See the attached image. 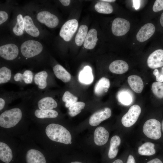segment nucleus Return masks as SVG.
I'll list each match as a JSON object with an SVG mask.
<instances>
[{
	"label": "nucleus",
	"mask_w": 163,
	"mask_h": 163,
	"mask_svg": "<svg viewBox=\"0 0 163 163\" xmlns=\"http://www.w3.org/2000/svg\"><path fill=\"white\" fill-rule=\"evenodd\" d=\"M155 12H157L163 10V0H156L155 1L152 7Z\"/></svg>",
	"instance_id": "e433bc0d"
},
{
	"label": "nucleus",
	"mask_w": 163,
	"mask_h": 163,
	"mask_svg": "<svg viewBox=\"0 0 163 163\" xmlns=\"http://www.w3.org/2000/svg\"><path fill=\"white\" fill-rule=\"evenodd\" d=\"M161 72L163 74V67L161 69Z\"/></svg>",
	"instance_id": "3c124183"
},
{
	"label": "nucleus",
	"mask_w": 163,
	"mask_h": 163,
	"mask_svg": "<svg viewBox=\"0 0 163 163\" xmlns=\"http://www.w3.org/2000/svg\"><path fill=\"white\" fill-rule=\"evenodd\" d=\"M47 77L48 74L45 71L39 72L35 75L34 82L35 84L38 85L39 88L43 89L46 87V79Z\"/></svg>",
	"instance_id": "bb28decb"
},
{
	"label": "nucleus",
	"mask_w": 163,
	"mask_h": 163,
	"mask_svg": "<svg viewBox=\"0 0 163 163\" xmlns=\"http://www.w3.org/2000/svg\"><path fill=\"white\" fill-rule=\"evenodd\" d=\"M43 46L38 41L29 40L24 42L21 46L22 55L27 58L33 57L42 51Z\"/></svg>",
	"instance_id": "20e7f679"
},
{
	"label": "nucleus",
	"mask_w": 163,
	"mask_h": 163,
	"mask_svg": "<svg viewBox=\"0 0 163 163\" xmlns=\"http://www.w3.org/2000/svg\"><path fill=\"white\" fill-rule=\"evenodd\" d=\"M13 158L11 149L6 143L0 142V159L6 163L10 162Z\"/></svg>",
	"instance_id": "412c9836"
},
{
	"label": "nucleus",
	"mask_w": 163,
	"mask_h": 163,
	"mask_svg": "<svg viewBox=\"0 0 163 163\" xmlns=\"http://www.w3.org/2000/svg\"><path fill=\"white\" fill-rule=\"evenodd\" d=\"M23 19L24 29L26 32L32 37H38L40 35L39 31L34 25L31 18L26 15L24 16Z\"/></svg>",
	"instance_id": "aec40b11"
},
{
	"label": "nucleus",
	"mask_w": 163,
	"mask_h": 163,
	"mask_svg": "<svg viewBox=\"0 0 163 163\" xmlns=\"http://www.w3.org/2000/svg\"><path fill=\"white\" fill-rule=\"evenodd\" d=\"M37 17L39 21L50 28H54L59 24L57 17L48 11H43L38 13Z\"/></svg>",
	"instance_id": "6e6552de"
},
{
	"label": "nucleus",
	"mask_w": 163,
	"mask_h": 163,
	"mask_svg": "<svg viewBox=\"0 0 163 163\" xmlns=\"http://www.w3.org/2000/svg\"><path fill=\"white\" fill-rule=\"evenodd\" d=\"M97 40V32L95 29L92 28L88 33L84 42V46L88 49H92L95 46Z\"/></svg>",
	"instance_id": "a211bd4d"
},
{
	"label": "nucleus",
	"mask_w": 163,
	"mask_h": 163,
	"mask_svg": "<svg viewBox=\"0 0 163 163\" xmlns=\"http://www.w3.org/2000/svg\"><path fill=\"white\" fill-rule=\"evenodd\" d=\"M96 3L94 6L95 10L98 12L104 14H110L113 11V8L109 3L101 0Z\"/></svg>",
	"instance_id": "c85d7f7f"
},
{
	"label": "nucleus",
	"mask_w": 163,
	"mask_h": 163,
	"mask_svg": "<svg viewBox=\"0 0 163 163\" xmlns=\"http://www.w3.org/2000/svg\"><path fill=\"white\" fill-rule=\"evenodd\" d=\"M78 80L83 84L88 85L91 84L94 80V76L91 68L89 66H85L79 72Z\"/></svg>",
	"instance_id": "f3484780"
},
{
	"label": "nucleus",
	"mask_w": 163,
	"mask_h": 163,
	"mask_svg": "<svg viewBox=\"0 0 163 163\" xmlns=\"http://www.w3.org/2000/svg\"><path fill=\"white\" fill-rule=\"evenodd\" d=\"M18 53V48L14 44H8L0 47V56L6 60H13L17 57Z\"/></svg>",
	"instance_id": "1a4fd4ad"
},
{
	"label": "nucleus",
	"mask_w": 163,
	"mask_h": 163,
	"mask_svg": "<svg viewBox=\"0 0 163 163\" xmlns=\"http://www.w3.org/2000/svg\"><path fill=\"white\" fill-rule=\"evenodd\" d=\"M129 66L125 61L117 60L112 62L109 66V69L112 72L119 74H123L128 70Z\"/></svg>",
	"instance_id": "2eb2a0df"
},
{
	"label": "nucleus",
	"mask_w": 163,
	"mask_h": 163,
	"mask_svg": "<svg viewBox=\"0 0 163 163\" xmlns=\"http://www.w3.org/2000/svg\"><path fill=\"white\" fill-rule=\"evenodd\" d=\"M11 76V70L5 66L0 69V84H4L8 82Z\"/></svg>",
	"instance_id": "72a5a7b5"
},
{
	"label": "nucleus",
	"mask_w": 163,
	"mask_h": 163,
	"mask_svg": "<svg viewBox=\"0 0 163 163\" xmlns=\"http://www.w3.org/2000/svg\"><path fill=\"white\" fill-rule=\"evenodd\" d=\"M22 116L21 110L18 108H14L6 110L0 115L1 127L9 128L14 127L21 120Z\"/></svg>",
	"instance_id": "f03ea898"
},
{
	"label": "nucleus",
	"mask_w": 163,
	"mask_h": 163,
	"mask_svg": "<svg viewBox=\"0 0 163 163\" xmlns=\"http://www.w3.org/2000/svg\"><path fill=\"white\" fill-rule=\"evenodd\" d=\"M59 1L63 5L65 6L69 5L71 2L70 0H60Z\"/></svg>",
	"instance_id": "37998d69"
},
{
	"label": "nucleus",
	"mask_w": 163,
	"mask_h": 163,
	"mask_svg": "<svg viewBox=\"0 0 163 163\" xmlns=\"http://www.w3.org/2000/svg\"><path fill=\"white\" fill-rule=\"evenodd\" d=\"M70 163H82V162L79 161H73L71 162Z\"/></svg>",
	"instance_id": "8fccbe9b"
},
{
	"label": "nucleus",
	"mask_w": 163,
	"mask_h": 163,
	"mask_svg": "<svg viewBox=\"0 0 163 163\" xmlns=\"http://www.w3.org/2000/svg\"><path fill=\"white\" fill-rule=\"evenodd\" d=\"M33 78V74L30 70L25 71L23 74L20 73L16 74L14 76V79L16 81L23 80L25 83L27 84L32 83Z\"/></svg>",
	"instance_id": "7c9ffc66"
},
{
	"label": "nucleus",
	"mask_w": 163,
	"mask_h": 163,
	"mask_svg": "<svg viewBox=\"0 0 163 163\" xmlns=\"http://www.w3.org/2000/svg\"><path fill=\"white\" fill-rule=\"evenodd\" d=\"M94 135V142L99 146L105 144L108 141L109 136L107 130L102 126L98 127L96 129Z\"/></svg>",
	"instance_id": "4468645a"
},
{
	"label": "nucleus",
	"mask_w": 163,
	"mask_h": 163,
	"mask_svg": "<svg viewBox=\"0 0 163 163\" xmlns=\"http://www.w3.org/2000/svg\"><path fill=\"white\" fill-rule=\"evenodd\" d=\"M147 163H163V162L160 159L155 158L150 160Z\"/></svg>",
	"instance_id": "ea45409f"
},
{
	"label": "nucleus",
	"mask_w": 163,
	"mask_h": 163,
	"mask_svg": "<svg viewBox=\"0 0 163 163\" xmlns=\"http://www.w3.org/2000/svg\"><path fill=\"white\" fill-rule=\"evenodd\" d=\"M110 86L109 79L104 77L100 78L96 83L94 88V92L97 96H101L107 92Z\"/></svg>",
	"instance_id": "6ab92c4d"
},
{
	"label": "nucleus",
	"mask_w": 163,
	"mask_h": 163,
	"mask_svg": "<svg viewBox=\"0 0 163 163\" xmlns=\"http://www.w3.org/2000/svg\"><path fill=\"white\" fill-rule=\"evenodd\" d=\"M155 146V144L151 142H145L139 147L138 152L141 155L146 156L153 155L156 152Z\"/></svg>",
	"instance_id": "393cba45"
},
{
	"label": "nucleus",
	"mask_w": 163,
	"mask_h": 163,
	"mask_svg": "<svg viewBox=\"0 0 163 163\" xmlns=\"http://www.w3.org/2000/svg\"><path fill=\"white\" fill-rule=\"evenodd\" d=\"M153 93L157 98H163V83L159 82H154L152 86Z\"/></svg>",
	"instance_id": "c9c22d12"
},
{
	"label": "nucleus",
	"mask_w": 163,
	"mask_h": 163,
	"mask_svg": "<svg viewBox=\"0 0 163 163\" xmlns=\"http://www.w3.org/2000/svg\"><path fill=\"white\" fill-rule=\"evenodd\" d=\"M141 111V108L139 105L135 104L131 106L122 118L123 125L129 127L133 125L138 119Z\"/></svg>",
	"instance_id": "39448f33"
},
{
	"label": "nucleus",
	"mask_w": 163,
	"mask_h": 163,
	"mask_svg": "<svg viewBox=\"0 0 163 163\" xmlns=\"http://www.w3.org/2000/svg\"><path fill=\"white\" fill-rule=\"evenodd\" d=\"M34 115L37 118L40 119L55 118L58 115L56 111L52 110H41L37 109L34 112Z\"/></svg>",
	"instance_id": "c756f323"
},
{
	"label": "nucleus",
	"mask_w": 163,
	"mask_h": 163,
	"mask_svg": "<svg viewBox=\"0 0 163 163\" xmlns=\"http://www.w3.org/2000/svg\"><path fill=\"white\" fill-rule=\"evenodd\" d=\"M120 143L121 139L118 136L115 135L111 138L108 154L109 158L113 159L116 156L118 152V147Z\"/></svg>",
	"instance_id": "b1692460"
},
{
	"label": "nucleus",
	"mask_w": 163,
	"mask_h": 163,
	"mask_svg": "<svg viewBox=\"0 0 163 163\" xmlns=\"http://www.w3.org/2000/svg\"><path fill=\"white\" fill-rule=\"evenodd\" d=\"M111 115L110 109L108 107L105 108L93 113L89 119V123L92 126H97L104 120L109 118Z\"/></svg>",
	"instance_id": "9d476101"
},
{
	"label": "nucleus",
	"mask_w": 163,
	"mask_h": 163,
	"mask_svg": "<svg viewBox=\"0 0 163 163\" xmlns=\"http://www.w3.org/2000/svg\"><path fill=\"white\" fill-rule=\"evenodd\" d=\"M112 163H123V162L121 160L118 159L114 161Z\"/></svg>",
	"instance_id": "49530a36"
},
{
	"label": "nucleus",
	"mask_w": 163,
	"mask_h": 163,
	"mask_svg": "<svg viewBox=\"0 0 163 163\" xmlns=\"http://www.w3.org/2000/svg\"><path fill=\"white\" fill-rule=\"evenodd\" d=\"M155 31V27L153 24L148 23L145 24L140 29L136 34V39L138 41L144 42L151 37Z\"/></svg>",
	"instance_id": "f8f14e48"
},
{
	"label": "nucleus",
	"mask_w": 163,
	"mask_h": 163,
	"mask_svg": "<svg viewBox=\"0 0 163 163\" xmlns=\"http://www.w3.org/2000/svg\"><path fill=\"white\" fill-rule=\"evenodd\" d=\"M153 73V75L155 76L156 80L157 82H163V74L161 72L160 73L158 69H155Z\"/></svg>",
	"instance_id": "4c0bfd02"
},
{
	"label": "nucleus",
	"mask_w": 163,
	"mask_h": 163,
	"mask_svg": "<svg viewBox=\"0 0 163 163\" xmlns=\"http://www.w3.org/2000/svg\"><path fill=\"white\" fill-rule=\"evenodd\" d=\"M160 21L161 26L163 27V12L162 13L160 17Z\"/></svg>",
	"instance_id": "a18cd8bd"
},
{
	"label": "nucleus",
	"mask_w": 163,
	"mask_h": 163,
	"mask_svg": "<svg viewBox=\"0 0 163 163\" xmlns=\"http://www.w3.org/2000/svg\"><path fill=\"white\" fill-rule=\"evenodd\" d=\"M126 163H136L135 159L132 155H129Z\"/></svg>",
	"instance_id": "79ce46f5"
},
{
	"label": "nucleus",
	"mask_w": 163,
	"mask_h": 163,
	"mask_svg": "<svg viewBox=\"0 0 163 163\" xmlns=\"http://www.w3.org/2000/svg\"><path fill=\"white\" fill-rule=\"evenodd\" d=\"M78 98L69 91H66L64 94L62 101L65 102V106L69 107L71 105L77 102Z\"/></svg>",
	"instance_id": "f704fd0d"
},
{
	"label": "nucleus",
	"mask_w": 163,
	"mask_h": 163,
	"mask_svg": "<svg viewBox=\"0 0 163 163\" xmlns=\"http://www.w3.org/2000/svg\"><path fill=\"white\" fill-rule=\"evenodd\" d=\"M78 26V22L76 19L68 21L62 26L59 32L60 36L66 41H70Z\"/></svg>",
	"instance_id": "423d86ee"
},
{
	"label": "nucleus",
	"mask_w": 163,
	"mask_h": 163,
	"mask_svg": "<svg viewBox=\"0 0 163 163\" xmlns=\"http://www.w3.org/2000/svg\"><path fill=\"white\" fill-rule=\"evenodd\" d=\"M140 1V0H133V6L136 10L139 8Z\"/></svg>",
	"instance_id": "a19ab883"
},
{
	"label": "nucleus",
	"mask_w": 163,
	"mask_h": 163,
	"mask_svg": "<svg viewBox=\"0 0 163 163\" xmlns=\"http://www.w3.org/2000/svg\"><path fill=\"white\" fill-rule=\"evenodd\" d=\"M85 104L82 102H76L69 107V114L71 117H74L81 112L85 107Z\"/></svg>",
	"instance_id": "473e14b6"
},
{
	"label": "nucleus",
	"mask_w": 163,
	"mask_h": 163,
	"mask_svg": "<svg viewBox=\"0 0 163 163\" xmlns=\"http://www.w3.org/2000/svg\"><path fill=\"white\" fill-rule=\"evenodd\" d=\"M8 18V15L6 12L4 11H0V24L5 22Z\"/></svg>",
	"instance_id": "58836bf2"
},
{
	"label": "nucleus",
	"mask_w": 163,
	"mask_h": 163,
	"mask_svg": "<svg viewBox=\"0 0 163 163\" xmlns=\"http://www.w3.org/2000/svg\"><path fill=\"white\" fill-rule=\"evenodd\" d=\"M88 27L85 25H81L78 29L75 38V42L77 45L81 46L84 42L88 34Z\"/></svg>",
	"instance_id": "cd10ccee"
},
{
	"label": "nucleus",
	"mask_w": 163,
	"mask_h": 163,
	"mask_svg": "<svg viewBox=\"0 0 163 163\" xmlns=\"http://www.w3.org/2000/svg\"><path fill=\"white\" fill-rule=\"evenodd\" d=\"M27 163H46L45 156L39 150L30 149L27 152L26 156Z\"/></svg>",
	"instance_id": "ddd939ff"
},
{
	"label": "nucleus",
	"mask_w": 163,
	"mask_h": 163,
	"mask_svg": "<svg viewBox=\"0 0 163 163\" xmlns=\"http://www.w3.org/2000/svg\"><path fill=\"white\" fill-rule=\"evenodd\" d=\"M24 19L21 14L17 17V23L13 28V33L17 36H20L24 33Z\"/></svg>",
	"instance_id": "2f4dec72"
},
{
	"label": "nucleus",
	"mask_w": 163,
	"mask_h": 163,
	"mask_svg": "<svg viewBox=\"0 0 163 163\" xmlns=\"http://www.w3.org/2000/svg\"><path fill=\"white\" fill-rule=\"evenodd\" d=\"M142 130L148 137L154 140H159L162 136L161 123L154 118L147 120L144 123Z\"/></svg>",
	"instance_id": "7ed1b4c3"
},
{
	"label": "nucleus",
	"mask_w": 163,
	"mask_h": 163,
	"mask_svg": "<svg viewBox=\"0 0 163 163\" xmlns=\"http://www.w3.org/2000/svg\"><path fill=\"white\" fill-rule=\"evenodd\" d=\"M161 128L162 133H163V120H162L161 123Z\"/></svg>",
	"instance_id": "09e8293b"
},
{
	"label": "nucleus",
	"mask_w": 163,
	"mask_h": 163,
	"mask_svg": "<svg viewBox=\"0 0 163 163\" xmlns=\"http://www.w3.org/2000/svg\"><path fill=\"white\" fill-rule=\"evenodd\" d=\"M5 104L4 100L2 98H0V110L1 111L4 107Z\"/></svg>",
	"instance_id": "c03bdc74"
},
{
	"label": "nucleus",
	"mask_w": 163,
	"mask_h": 163,
	"mask_svg": "<svg viewBox=\"0 0 163 163\" xmlns=\"http://www.w3.org/2000/svg\"><path fill=\"white\" fill-rule=\"evenodd\" d=\"M130 28V24L127 20L123 18H117L113 21L111 27L113 34L117 36L125 35Z\"/></svg>",
	"instance_id": "0eeeda50"
},
{
	"label": "nucleus",
	"mask_w": 163,
	"mask_h": 163,
	"mask_svg": "<svg viewBox=\"0 0 163 163\" xmlns=\"http://www.w3.org/2000/svg\"><path fill=\"white\" fill-rule=\"evenodd\" d=\"M101 1L107 2H113L115 1V0H102Z\"/></svg>",
	"instance_id": "de8ad7c7"
},
{
	"label": "nucleus",
	"mask_w": 163,
	"mask_h": 163,
	"mask_svg": "<svg viewBox=\"0 0 163 163\" xmlns=\"http://www.w3.org/2000/svg\"><path fill=\"white\" fill-rule=\"evenodd\" d=\"M55 76L64 82H69L71 79L70 74L61 65L57 64L53 68Z\"/></svg>",
	"instance_id": "4be33fe9"
},
{
	"label": "nucleus",
	"mask_w": 163,
	"mask_h": 163,
	"mask_svg": "<svg viewBox=\"0 0 163 163\" xmlns=\"http://www.w3.org/2000/svg\"><path fill=\"white\" fill-rule=\"evenodd\" d=\"M128 82L131 88L137 93H141L144 88V84L142 78L136 75H131L129 76Z\"/></svg>",
	"instance_id": "dca6fc26"
},
{
	"label": "nucleus",
	"mask_w": 163,
	"mask_h": 163,
	"mask_svg": "<svg viewBox=\"0 0 163 163\" xmlns=\"http://www.w3.org/2000/svg\"><path fill=\"white\" fill-rule=\"evenodd\" d=\"M39 109L41 110H52L56 107L57 104L52 97H46L40 99L37 103Z\"/></svg>",
	"instance_id": "5701e85b"
},
{
	"label": "nucleus",
	"mask_w": 163,
	"mask_h": 163,
	"mask_svg": "<svg viewBox=\"0 0 163 163\" xmlns=\"http://www.w3.org/2000/svg\"><path fill=\"white\" fill-rule=\"evenodd\" d=\"M118 101L125 105L130 104L133 102V96L132 93L127 89H123L120 91L117 95Z\"/></svg>",
	"instance_id": "a878e982"
},
{
	"label": "nucleus",
	"mask_w": 163,
	"mask_h": 163,
	"mask_svg": "<svg viewBox=\"0 0 163 163\" xmlns=\"http://www.w3.org/2000/svg\"><path fill=\"white\" fill-rule=\"evenodd\" d=\"M147 63L152 69H156L163 66V50L158 49L152 52L149 56Z\"/></svg>",
	"instance_id": "9b49d317"
},
{
	"label": "nucleus",
	"mask_w": 163,
	"mask_h": 163,
	"mask_svg": "<svg viewBox=\"0 0 163 163\" xmlns=\"http://www.w3.org/2000/svg\"><path fill=\"white\" fill-rule=\"evenodd\" d=\"M46 134L51 140L66 144L72 143L69 132L64 126L56 123H51L46 127Z\"/></svg>",
	"instance_id": "f257e3e1"
}]
</instances>
